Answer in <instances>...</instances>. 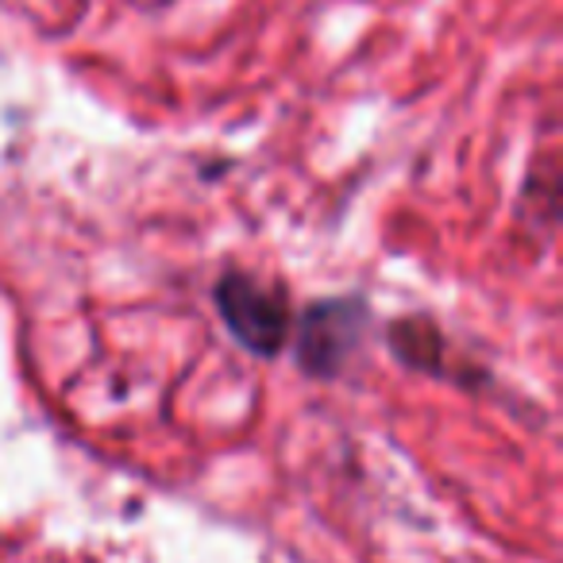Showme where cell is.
<instances>
[{
  "instance_id": "6da1fadb",
  "label": "cell",
  "mask_w": 563,
  "mask_h": 563,
  "mask_svg": "<svg viewBox=\"0 0 563 563\" xmlns=\"http://www.w3.org/2000/svg\"><path fill=\"white\" fill-rule=\"evenodd\" d=\"M220 313L232 324V332L255 352H278L282 336H286V313L274 298H266L258 286L243 278L220 282Z\"/></svg>"
}]
</instances>
